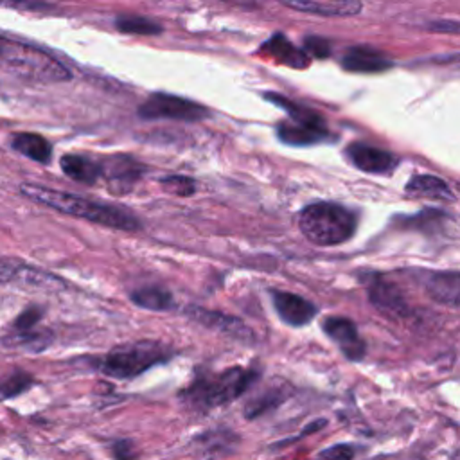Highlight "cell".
<instances>
[{
    "instance_id": "cell-1",
    "label": "cell",
    "mask_w": 460,
    "mask_h": 460,
    "mask_svg": "<svg viewBox=\"0 0 460 460\" xmlns=\"http://www.w3.org/2000/svg\"><path fill=\"white\" fill-rule=\"evenodd\" d=\"M21 193L37 203L47 205L58 212H63L79 219H86L90 223H97L118 230H132V233L141 228L139 218L125 210L123 207L94 201L78 194L49 189L37 184H22Z\"/></svg>"
},
{
    "instance_id": "cell-2",
    "label": "cell",
    "mask_w": 460,
    "mask_h": 460,
    "mask_svg": "<svg viewBox=\"0 0 460 460\" xmlns=\"http://www.w3.org/2000/svg\"><path fill=\"white\" fill-rule=\"evenodd\" d=\"M0 69L31 83H63L72 72L58 58L38 45L0 35Z\"/></svg>"
},
{
    "instance_id": "cell-3",
    "label": "cell",
    "mask_w": 460,
    "mask_h": 460,
    "mask_svg": "<svg viewBox=\"0 0 460 460\" xmlns=\"http://www.w3.org/2000/svg\"><path fill=\"white\" fill-rule=\"evenodd\" d=\"M358 226L357 214L333 201H316L299 214V228L304 238L316 247H336L349 242Z\"/></svg>"
},
{
    "instance_id": "cell-4",
    "label": "cell",
    "mask_w": 460,
    "mask_h": 460,
    "mask_svg": "<svg viewBox=\"0 0 460 460\" xmlns=\"http://www.w3.org/2000/svg\"><path fill=\"white\" fill-rule=\"evenodd\" d=\"M256 380V371L233 367L212 376H201L182 394V399L198 410L218 408L242 398Z\"/></svg>"
},
{
    "instance_id": "cell-5",
    "label": "cell",
    "mask_w": 460,
    "mask_h": 460,
    "mask_svg": "<svg viewBox=\"0 0 460 460\" xmlns=\"http://www.w3.org/2000/svg\"><path fill=\"white\" fill-rule=\"evenodd\" d=\"M171 351L166 345L153 340H141L119 345L111 349L99 369L103 374L115 380H134L159 364H166L171 358Z\"/></svg>"
},
{
    "instance_id": "cell-6",
    "label": "cell",
    "mask_w": 460,
    "mask_h": 460,
    "mask_svg": "<svg viewBox=\"0 0 460 460\" xmlns=\"http://www.w3.org/2000/svg\"><path fill=\"white\" fill-rule=\"evenodd\" d=\"M267 97L290 115V121L281 123L277 128V136L284 144L311 146L329 139V130L320 113L306 106H299L279 94H267Z\"/></svg>"
},
{
    "instance_id": "cell-7",
    "label": "cell",
    "mask_w": 460,
    "mask_h": 460,
    "mask_svg": "<svg viewBox=\"0 0 460 460\" xmlns=\"http://www.w3.org/2000/svg\"><path fill=\"white\" fill-rule=\"evenodd\" d=\"M143 119H175V121H201L209 115V110L191 99H184L171 94H153L139 106Z\"/></svg>"
},
{
    "instance_id": "cell-8",
    "label": "cell",
    "mask_w": 460,
    "mask_h": 460,
    "mask_svg": "<svg viewBox=\"0 0 460 460\" xmlns=\"http://www.w3.org/2000/svg\"><path fill=\"white\" fill-rule=\"evenodd\" d=\"M0 284L47 292L62 290L65 286L62 279L12 258H0Z\"/></svg>"
},
{
    "instance_id": "cell-9",
    "label": "cell",
    "mask_w": 460,
    "mask_h": 460,
    "mask_svg": "<svg viewBox=\"0 0 460 460\" xmlns=\"http://www.w3.org/2000/svg\"><path fill=\"white\" fill-rule=\"evenodd\" d=\"M324 331L348 360L358 362L366 357V343L357 325L349 318L329 316L324 320Z\"/></svg>"
},
{
    "instance_id": "cell-10",
    "label": "cell",
    "mask_w": 460,
    "mask_h": 460,
    "mask_svg": "<svg viewBox=\"0 0 460 460\" xmlns=\"http://www.w3.org/2000/svg\"><path fill=\"white\" fill-rule=\"evenodd\" d=\"M345 153H348V157L355 168H358L366 173H373V175L392 173L399 164L398 157L392 155L390 152L380 150V148L366 144V143H353L348 150H345Z\"/></svg>"
},
{
    "instance_id": "cell-11",
    "label": "cell",
    "mask_w": 460,
    "mask_h": 460,
    "mask_svg": "<svg viewBox=\"0 0 460 460\" xmlns=\"http://www.w3.org/2000/svg\"><path fill=\"white\" fill-rule=\"evenodd\" d=\"M272 302L281 320L292 327H300L309 324L318 311L313 302L290 292H279V290L272 292Z\"/></svg>"
},
{
    "instance_id": "cell-12",
    "label": "cell",
    "mask_w": 460,
    "mask_h": 460,
    "mask_svg": "<svg viewBox=\"0 0 460 460\" xmlns=\"http://www.w3.org/2000/svg\"><path fill=\"white\" fill-rule=\"evenodd\" d=\"M281 3L295 12L318 17H355L360 15L364 10V4L360 0H331V3H316V0H281Z\"/></svg>"
},
{
    "instance_id": "cell-13",
    "label": "cell",
    "mask_w": 460,
    "mask_h": 460,
    "mask_svg": "<svg viewBox=\"0 0 460 460\" xmlns=\"http://www.w3.org/2000/svg\"><path fill=\"white\" fill-rule=\"evenodd\" d=\"M341 65L345 70H349V72L371 74V72H383V70L390 69L394 63H392L390 56L383 54L378 49L357 45L343 54Z\"/></svg>"
},
{
    "instance_id": "cell-14",
    "label": "cell",
    "mask_w": 460,
    "mask_h": 460,
    "mask_svg": "<svg viewBox=\"0 0 460 460\" xmlns=\"http://www.w3.org/2000/svg\"><path fill=\"white\" fill-rule=\"evenodd\" d=\"M191 316L194 320H198L201 325L216 331V333H223L226 336H233L234 340H242V341H249L251 338H254L252 331L238 318L223 315L219 311H209L203 308H194L191 311Z\"/></svg>"
},
{
    "instance_id": "cell-15",
    "label": "cell",
    "mask_w": 460,
    "mask_h": 460,
    "mask_svg": "<svg viewBox=\"0 0 460 460\" xmlns=\"http://www.w3.org/2000/svg\"><path fill=\"white\" fill-rule=\"evenodd\" d=\"M103 175H106L111 191L125 193L132 189L137 178L143 175V166L128 157H111L104 166H101Z\"/></svg>"
},
{
    "instance_id": "cell-16",
    "label": "cell",
    "mask_w": 460,
    "mask_h": 460,
    "mask_svg": "<svg viewBox=\"0 0 460 460\" xmlns=\"http://www.w3.org/2000/svg\"><path fill=\"white\" fill-rule=\"evenodd\" d=\"M424 288L428 295L446 306L458 308L460 297V279L456 272H435L430 274L424 281Z\"/></svg>"
},
{
    "instance_id": "cell-17",
    "label": "cell",
    "mask_w": 460,
    "mask_h": 460,
    "mask_svg": "<svg viewBox=\"0 0 460 460\" xmlns=\"http://www.w3.org/2000/svg\"><path fill=\"white\" fill-rule=\"evenodd\" d=\"M261 53L267 54L268 58H272L277 63L288 65L292 69H306L309 67V58L304 51L297 49L288 38H284L283 35H275L272 37L263 47Z\"/></svg>"
},
{
    "instance_id": "cell-18",
    "label": "cell",
    "mask_w": 460,
    "mask_h": 460,
    "mask_svg": "<svg viewBox=\"0 0 460 460\" xmlns=\"http://www.w3.org/2000/svg\"><path fill=\"white\" fill-rule=\"evenodd\" d=\"M407 193L412 196L431 198L440 201H455V194L451 187L439 177L431 175H417L407 184Z\"/></svg>"
},
{
    "instance_id": "cell-19",
    "label": "cell",
    "mask_w": 460,
    "mask_h": 460,
    "mask_svg": "<svg viewBox=\"0 0 460 460\" xmlns=\"http://www.w3.org/2000/svg\"><path fill=\"white\" fill-rule=\"evenodd\" d=\"M12 148L19 152L21 155L40 162V164H49L53 157V146L49 144L47 139H44L38 134H17L12 139Z\"/></svg>"
},
{
    "instance_id": "cell-20",
    "label": "cell",
    "mask_w": 460,
    "mask_h": 460,
    "mask_svg": "<svg viewBox=\"0 0 460 460\" xmlns=\"http://www.w3.org/2000/svg\"><path fill=\"white\" fill-rule=\"evenodd\" d=\"M60 164H62L63 173L69 178H72L76 182H81V184L92 185L103 175L101 164H97L92 159L83 157V155H65Z\"/></svg>"
},
{
    "instance_id": "cell-21",
    "label": "cell",
    "mask_w": 460,
    "mask_h": 460,
    "mask_svg": "<svg viewBox=\"0 0 460 460\" xmlns=\"http://www.w3.org/2000/svg\"><path fill=\"white\" fill-rule=\"evenodd\" d=\"M369 295H371V302L378 308V309H385L390 313H401L407 306H405V299L403 293L390 283L387 281H371L369 286Z\"/></svg>"
},
{
    "instance_id": "cell-22",
    "label": "cell",
    "mask_w": 460,
    "mask_h": 460,
    "mask_svg": "<svg viewBox=\"0 0 460 460\" xmlns=\"http://www.w3.org/2000/svg\"><path fill=\"white\" fill-rule=\"evenodd\" d=\"M132 300L150 311H169L175 306L173 295L160 286H146L132 293Z\"/></svg>"
},
{
    "instance_id": "cell-23",
    "label": "cell",
    "mask_w": 460,
    "mask_h": 460,
    "mask_svg": "<svg viewBox=\"0 0 460 460\" xmlns=\"http://www.w3.org/2000/svg\"><path fill=\"white\" fill-rule=\"evenodd\" d=\"M233 440L236 439H230V433H219V431H210L207 435L198 437V453L209 455L207 460H212L216 456H223L226 455L230 449H233Z\"/></svg>"
},
{
    "instance_id": "cell-24",
    "label": "cell",
    "mask_w": 460,
    "mask_h": 460,
    "mask_svg": "<svg viewBox=\"0 0 460 460\" xmlns=\"http://www.w3.org/2000/svg\"><path fill=\"white\" fill-rule=\"evenodd\" d=\"M115 28L121 33H132V35H159L162 33V26L153 22L152 19L146 17H137V15H125L115 19Z\"/></svg>"
},
{
    "instance_id": "cell-25",
    "label": "cell",
    "mask_w": 460,
    "mask_h": 460,
    "mask_svg": "<svg viewBox=\"0 0 460 460\" xmlns=\"http://www.w3.org/2000/svg\"><path fill=\"white\" fill-rule=\"evenodd\" d=\"M0 6L31 13H47L54 10V6L45 3V0H0Z\"/></svg>"
},
{
    "instance_id": "cell-26",
    "label": "cell",
    "mask_w": 460,
    "mask_h": 460,
    "mask_svg": "<svg viewBox=\"0 0 460 460\" xmlns=\"http://www.w3.org/2000/svg\"><path fill=\"white\" fill-rule=\"evenodd\" d=\"M44 316V309L38 306H31L28 308L13 324V333L22 334V333H29L33 331V327L42 320Z\"/></svg>"
},
{
    "instance_id": "cell-27",
    "label": "cell",
    "mask_w": 460,
    "mask_h": 460,
    "mask_svg": "<svg viewBox=\"0 0 460 460\" xmlns=\"http://www.w3.org/2000/svg\"><path fill=\"white\" fill-rule=\"evenodd\" d=\"M162 185L166 191L177 194V196H191L196 191L194 180L187 177H166L162 178Z\"/></svg>"
},
{
    "instance_id": "cell-28",
    "label": "cell",
    "mask_w": 460,
    "mask_h": 460,
    "mask_svg": "<svg viewBox=\"0 0 460 460\" xmlns=\"http://www.w3.org/2000/svg\"><path fill=\"white\" fill-rule=\"evenodd\" d=\"M355 448L351 444H334L331 448L322 449L315 460H353Z\"/></svg>"
},
{
    "instance_id": "cell-29",
    "label": "cell",
    "mask_w": 460,
    "mask_h": 460,
    "mask_svg": "<svg viewBox=\"0 0 460 460\" xmlns=\"http://www.w3.org/2000/svg\"><path fill=\"white\" fill-rule=\"evenodd\" d=\"M31 383H33V380L28 374H17L8 380V383L3 387V390H0V396L13 398V396L28 390L31 387Z\"/></svg>"
},
{
    "instance_id": "cell-30",
    "label": "cell",
    "mask_w": 460,
    "mask_h": 460,
    "mask_svg": "<svg viewBox=\"0 0 460 460\" xmlns=\"http://www.w3.org/2000/svg\"><path fill=\"white\" fill-rule=\"evenodd\" d=\"M304 44H306V51L311 53L315 58L324 60V58H327L329 53H331V44H329L327 40H324V38L308 37Z\"/></svg>"
},
{
    "instance_id": "cell-31",
    "label": "cell",
    "mask_w": 460,
    "mask_h": 460,
    "mask_svg": "<svg viewBox=\"0 0 460 460\" xmlns=\"http://www.w3.org/2000/svg\"><path fill=\"white\" fill-rule=\"evenodd\" d=\"M430 29L431 31H439V33H451V35H456L458 33V24L456 22H433L430 24Z\"/></svg>"
},
{
    "instance_id": "cell-32",
    "label": "cell",
    "mask_w": 460,
    "mask_h": 460,
    "mask_svg": "<svg viewBox=\"0 0 460 460\" xmlns=\"http://www.w3.org/2000/svg\"><path fill=\"white\" fill-rule=\"evenodd\" d=\"M223 3H230V4L242 6V8H252L258 4V0H223Z\"/></svg>"
}]
</instances>
